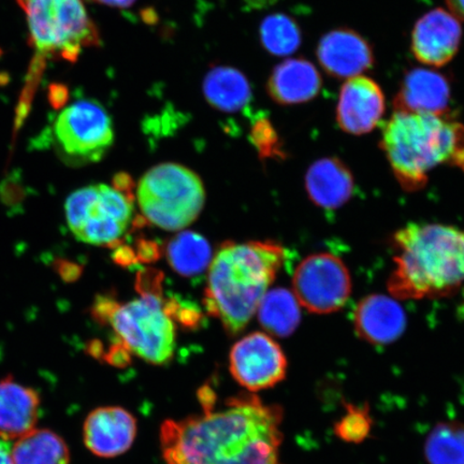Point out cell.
<instances>
[{"label":"cell","mask_w":464,"mask_h":464,"mask_svg":"<svg viewBox=\"0 0 464 464\" xmlns=\"http://www.w3.org/2000/svg\"><path fill=\"white\" fill-rule=\"evenodd\" d=\"M203 411L160 429L166 464H281L283 410L252 393L217 406L211 388L199 391Z\"/></svg>","instance_id":"obj_1"},{"label":"cell","mask_w":464,"mask_h":464,"mask_svg":"<svg viewBox=\"0 0 464 464\" xmlns=\"http://www.w3.org/2000/svg\"><path fill=\"white\" fill-rule=\"evenodd\" d=\"M285 249L272 241L226 242L208 266L205 305L226 333L243 332L285 261Z\"/></svg>","instance_id":"obj_2"},{"label":"cell","mask_w":464,"mask_h":464,"mask_svg":"<svg viewBox=\"0 0 464 464\" xmlns=\"http://www.w3.org/2000/svg\"><path fill=\"white\" fill-rule=\"evenodd\" d=\"M394 268L387 287L397 300L446 297L464 283V230L410 224L392 237Z\"/></svg>","instance_id":"obj_3"},{"label":"cell","mask_w":464,"mask_h":464,"mask_svg":"<svg viewBox=\"0 0 464 464\" xmlns=\"http://www.w3.org/2000/svg\"><path fill=\"white\" fill-rule=\"evenodd\" d=\"M381 148L402 188H425L442 165L464 172V125L450 115L394 111L382 130Z\"/></svg>","instance_id":"obj_4"},{"label":"cell","mask_w":464,"mask_h":464,"mask_svg":"<svg viewBox=\"0 0 464 464\" xmlns=\"http://www.w3.org/2000/svg\"><path fill=\"white\" fill-rule=\"evenodd\" d=\"M145 218L161 229L179 231L193 224L205 207L206 190L188 167L165 162L144 174L137 189Z\"/></svg>","instance_id":"obj_5"},{"label":"cell","mask_w":464,"mask_h":464,"mask_svg":"<svg viewBox=\"0 0 464 464\" xmlns=\"http://www.w3.org/2000/svg\"><path fill=\"white\" fill-rule=\"evenodd\" d=\"M27 17L34 49L44 56L75 62L102 44L83 0H17Z\"/></svg>","instance_id":"obj_6"},{"label":"cell","mask_w":464,"mask_h":464,"mask_svg":"<svg viewBox=\"0 0 464 464\" xmlns=\"http://www.w3.org/2000/svg\"><path fill=\"white\" fill-rule=\"evenodd\" d=\"M127 352L155 365L171 362L176 351V326L158 295L120 305L116 304L107 318Z\"/></svg>","instance_id":"obj_7"},{"label":"cell","mask_w":464,"mask_h":464,"mask_svg":"<svg viewBox=\"0 0 464 464\" xmlns=\"http://www.w3.org/2000/svg\"><path fill=\"white\" fill-rule=\"evenodd\" d=\"M69 229L79 241L92 246H112L131 222V197L106 184L75 190L65 206Z\"/></svg>","instance_id":"obj_8"},{"label":"cell","mask_w":464,"mask_h":464,"mask_svg":"<svg viewBox=\"0 0 464 464\" xmlns=\"http://www.w3.org/2000/svg\"><path fill=\"white\" fill-rule=\"evenodd\" d=\"M53 135L61 153L72 161L101 160L114 142L111 118L100 102H74L62 110Z\"/></svg>","instance_id":"obj_9"},{"label":"cell","mask_w":464,"mask_h":464,"mask_svg":"<svg viewBox=\"0 0 464 464\" xmlns=\"http://www.w3.org/2000/svg\"><path fill=\"white\" fill-rule=\"evenodd\" d=\"M352 285L347 266L330 253L313 254L301 261L293 278L298 303L315 314L341 310L351 297Z\"/></svg>","instance_id":"obj_10"},{"label":"cell","mask_w":464,"mask_h":464,"mask_svg":"<svg viewBox=\"0 0 464 464\" xmlns=\"http://www.w3.org/2000/svg\"><path fill=\"white\" fill-rule=\"evenodd\" d=\"M229 369L234 379L249 392L275 387L285 379L287 359L268 334H249L231 348Z\"/></svg>","instance_id":"obj_11"},{"label":"cell","mask_w":464,"mask_h":464,"mask_svg":"<svg viewBox=\"0 0 464 464\" xmlns=\"http://www.w3.org/2000/svg\"><path fill=\"white\" fill-rule=\"evenodd\" d=\"M460 21L442 8L429 11L415 23L411 32V52L417 61L432 67H443L460 49Z\"/></svg>","instance_id":"obj_12"},{"label":"cell","mask_w":464,"mask_h":464,"mask_svg":"<svg viewBox=\"0 0 464 464\" xmlns=\"http://www.w3.org/2000/svg\"><path fill=\"white\" fill-rule=\"evenodd\" d=\"M386 110L384 92L364 75L346 80L341 87L336 121L350 135L362 136L376 129Z\"/></svg>","instance_id":"obj_13"},{"label":"cell","mask_w":464,"mask_h":464,"mask_svg":"<svg viewBox=\"0 0 464 464\" xmlns=\"http://www.w3.org/2000/svg\"><path fill=\"white\" fill-rule=\"evenodd\" d=\"M317 60L330 77L351 79L374 66L375 56L367 39L353 29L341 27L319 40Z\"/></svg>","instance_id":"obj_14"},{"label":"cell","mask_w":464,"mask_h":464,"mask_svg":"<svg viewBox=\"0 0 464 464\" xmlns=\"http://www.w3.org/2000/svg\"><path fill=\"white\" fill-rule=\"evenodd\" d=\"M137 420L120 406H102L86 417L83 439L86 448L102 458L125 454L137 437Z\"/></svg>","instance_id":"obj_15"},{"label":"cell","mask_w":464,"mask_h":464,"mask_svg":"<svg viewBox=\"0 0 464 464\" xmlns=\"http://www.w3.org/2000/svg\"><path fill=\"white\" fill-rule=\"evenodd\" d=\"M451 89L444 74L432 69L415 68L404 75L393 100L394 111L449 115Z\"/></svg>","instance_id":"obj_16"},{"label":"cell","mask_w":464,"mask_h":464,"mask_svg":"<svg viewBox=\"0 0 464 464\" xmlns=\"http://www.w3.org/2000/svg\"><path fill=\"white\" fill-rule=\"evenodd\" d=\"M406 322L401 304L385 295H368L353 312V327L359 338L377 346L396 342L404 334Z\"/></svg>","instance_id":"obj_17"},{"label":"cell","mask_w":464,"mask_h":464,"mask_svg":"<svg viewBox=\"0 0 464 464\" xmlns=\"http://www.w3.org/2000/svg\"><path fill=\"white\" fill-rule=\"evenodd\" d=\"M322 86V75L314 63L304 58H290L274 69L266 90L276 102L293 106L314 100Z\"/></svg>","instance_id":"obj_18"},{"label":"cell","mask_w":464,"mask_h":464,"mask_svg":"<svg viewBox=\"0 0 464 464\" xmlns=\"http://www.w3.org/2000/svg\"><path fill=\"white\" fill-rule=\"evenodd\" d=\"M305 188L314 205L324 210H335L352 198L355 181L343 161L324 158L316 160L307 170Z\"/></svg>","instance_id":"obj_19"},{"label":"cell","mask_w":464,"mask_h":464,"mask_svg":"<svg viewBox=\"0 0 464 464\" xmlns=\"http://www.w3.org/2000/svg\"><path fill=\"white\" fill-rule=\"evenodd\" d=\"M38 393L8 376L0 381V438L19 440L34 430L39 417Z\"/></svg>","instance_id":"obj_20"},{"label":"cell","mask_w":464,"mask_h":464,"mask_svg":"<svg viewBox=\"0 0 464 464\" xmlns=\"http://www.w3.org/2000/svg\"><path fill=\"white\" fill-rule=\"evenodd\" d=\"M206 100L220 112L236 113L252 101V87L247 78L236 68L218 66L203 81Z\"/></svg>","instance_id":"obj_21"},{"label":"cell","mask_w":464,"mask_h":464,"mask_svg":"<svg viewBox=\"0 0 464 464\" xmlns=\"http://www.w3.org/2000/svg\"><path fill=\"white\" fill-rule=\"evenodd\" d=\"M300 304L294 293L285 288L266 292L258 306V319L266 333L286 338L299 327Z\"/></svg>","instance_id":"obj_22"},{"label":"cell","mask_w":464,"mask_h":464,"mask_svg":"<svg viewBox=\"0 0 464 464\" xmlns=\"http://www.w3.org/2000/svg\"><path fill=\"white\" fill-rule=\"evenodd\" d=\"M10 454L13 464H71L65 440L46 429H34L17 440Z\"/></svg>","instance_id":"obj_23"},{"label":"cell","mask_w":464,"mask_h":464,"mask_svg":"<svg viewBox=\"0 0 464 464\" xmlns=\"http://www.w3.org/2000/svg\"><path fill=\"white\" fill-rule=\"evenodd\" d=\"M171 268L179 276H197L208 269L212 249L206 237L194 231H184L173 237L166 248Z\"/></svg>","instance_id":"obj_24"},{"label":"cell","mask_w":464,"mask_h":464,"mask_svg":"<svg viewBox=\"0 0 464 464\" xmlns=\"http://www.w3.org/2000/svg\"><path fill=\"white\" fill-rule=\"evenodd\" d=\"M425 456L429 464H464L463 423H439L426 440Z\"/></svg>","instance_id":"obj_25"},{"label":"cell","mask_w":464,"mask_h":464,"mask_svg":"<svg viewBox=\"0 0 464 464\" xmlns=\"http://www.w3.org/2000/svg\"><path fill=\"white\" fill-rule=\"evenodd\" d=\"M260 42L270 54L287 56L301 45L300 27L292 17L276 14L266 16L260 25Z\"/></svg>","instance_id":"obj_26"},{"label":"cell","mask_w":464,"mask_h":464,"mask_svg":"<svg viewBox=\"0 0 464 464\" xmlns=\"http://www.w3.org/2000/svg\"><path fill=\"white\" fill-rule=\"evenodd\" d=\"M372 428V420L367 406L364 409L347 405L346 413L335 423L336 437L348 443H362L367 439Z\"/></svg>","instance_id":"obj_27"},{"label":"cell","mask_w":464,"mask_h":464,"mask_svg":"<svg viewBox=\"0 0 464 464\" xmlns=\"http://www.w3.org/2000/svg\"><path fill=\"white\" fill-rule=\"evenodd\" d=\"M249 138L258 149L260 155L270 156L277 152V133L268 119L255 120Z\"/></svg>","instance_id":"obj_28"},{"label":"cell","mask_w":464,"mask_h":464,"mask_svg":"<svg viewBox=\"0 0 464 464\" xmlns=\"http://www.w3.org/2000/svg\"><path fill=\"white\" fill-rule=\"evenodd\" d=\"M161 275L154 270L144 271L138 277V290L142 295H152L160 297Z\"/></svg>","instance_id":"obj_29"},{"label":"cell","mask_w":464,"mask_h":464,"mask_svg":"<svg viewBox=\"0 0 464 464\" xmlns=\"http://www.w3.org/2000/svg\"><path fill=\"white\" fill-rule=\"evenodd\" d=\"M160 256V248L154 242L141 241L138 246L137 257L142 261H153Z\"/></svg>","instance_id":"obj_30"},{"label":"cell","mask_w":464,"mask_h":464,"mask_svg":"<svg viewBox=\"0 0 464 464\" xmlns=\"http://www.w3.org/2000/svg\"><path fill=\"white\" fill-rule=\"evenodd\" d=\"M114 188L121 191V193L129 195L132 181H130V176L125 173H120L114 178Z\"/></svg>","instance_id":"obj_31"},{"label":"cell","mask_w":464,"mask_h":464,"mask_svg":"<svg viewBox=\"0 0 464 464\" xmlns=\"http://www.w3.org/2000/svg\"><path fill=\"white\" fill-rule=\"evenodd\" d=\"M450 13L459 21H464V0H445Z\"/></svg>","instance_id":"obj_32"},{"label":"cell","mask_w":464,"mask_h":464,"mask_svg":"<svg viewBox=\"0 0 464 464\" xmlns=\"http://www.w3.org/2000/svg\"><path fill=\"white\" fill-rule=\"evenodd\" d=\"M114 259L118 261L120 265H131L133 260L136 259L135 254L132 249L129 247H121L114 255Z\"/></svg>","instance_id":"obj_33"},{"label":"cell","mask_w":464,"mask_h":464,"mask_svg":"<svg viewBox=\"0 0 464 464\" xmlns=\"http://www.w3.org/2000/svg\"><path fill=\"white\" fill-rule=\"evenodd\" d=\"M94 2L109 5V7L126 9L130 8L136 0H94Z\"/></svg>","instance_id":"obj_34"},{"label":"cell","mask_w":464,"mask_h":464,"mask_svg":"<svg viewBox=\"0 0 464 464\" xmlns=\"http://www.w3.org/2000/svg\"><path fill=\"white\" fill-rule=\"evenodd\" d=\"M278 0H245V3L251 9H266L276 4Z\"/></svg>","instance_id":"obj_35"},{"label":"cell","mask_w":464,"mask_h":464,"mask_svg":"<svg viewBox=\"0 0 464 464\" xmlns=\"http://www.w3.org/2000/svg\"><path fill=\"white\" fill-rule=\"evenodd\" d=\"M0 464H13L8 445L0 440Z\"/></svg>","instance_id":"obj_36"}]
</instances>
